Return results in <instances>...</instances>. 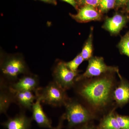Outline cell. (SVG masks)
I'll return each mask as SVG.
<instances>
[{
	"label": "cell",
	"mask_w": 129,
	"mask_h": 129,
	"mask_svg": "<svg viewBox=\"0 0 129 129\" xmlns=\"http://www.w3.org/2000/svg\"><path fill=\"white\" fill-rule=\"evenodd\" d=\"M83 129H92L91 128H85Z\"/></svg>",
	"instance_id": "cell-26"
},
{
	"label": "cell",
	"mask_w": 129,
	"mask_h": 129,
	"mask_svg": "<svg viewBox=\"0 0 129 129\" xmlns=\"http://www.w3.org/2000/svg\"><path fill=\"white\" fill-rule=\"evenodd\" d=\"M121 82L113 92V96L116 103L123 106L129 102V83L120 78Z\"/></svg>",
	"instance_id": "cell-14"
},
{
	"label": "cell",
	"mask_w": 129,
	"mask_h": 129,
	"mask_svg": "<svg viewBox=\"0 0 129 129\" xmlns=\"http://www.w3.org/2000/svg\"><path fill=\"white\" fill-rule=\"evenodd\" d=\"M26 69L22 58L19 57H12L4 61L1 70L5 79L7 80L6 81L11 84L18 80L19 75L26 73Z\"/></svg>",
	"instance_id": "cell-5"
},
{
	"label": "cell",
	"mask_w": 129,
	"mask_h": 129,
	"mask_svg": "<svg viewBox=\"0 0 129 129\" xmlns=\"http://www.w3.org/2000/svg\"><path fill=\"white\" fill-rule=\"evenodd\" d=\"M64 106L66 110L64 117L70 127L83 123L89 119V111L77 101L68 99Z\"/></svg>",
	"instance_id": "cell-3"
},
{
	"label": "cell",
	"mask_w": 129,
	"mask_h": 129,
	"mask_svg": "<svg viewBox=\"0 0 129 129\" xmlns=\"http://www.w3.org/2000/svg\"><path fill=\"white\" fill-rule=\"evenodd\" d=\"M15 103L14 92L11 89L9 84L3 78L0 80V113L7 115L12 103Z\"/></svg>",
	"instance_id": "cell-9"
},
{
	"label": "cell",
	"mask_w": 129,
	"mask_h": 129,
	"mask_svg": "<svg viewBox=\"0 0 129 129\" xmlns=\"http://www.w3.org/2000/svg\"><path fill=\"white\" fill-rule=\"evenodd\" d=\"M14 103L18 105L21 111H31L34 101L36 99V96L32 91H19L14 92Z\"/></svg>",
	"instance_id": "cell-13"
},
{
	"label": "cell",
	"mask_w": 129,
	"mask_h": 129,
	"mask_svg": "<svg viewBox=\"0 0 129 129\" xmlns=\"http://www.w3.org/2000/svg\"><path fill=\"white\" fill-rule=\"evenodd\" d=\"M62 1L70 4L74 7H76V3L75 0H62Z\"/></svg>",
	"instance_id": "cell-24"
},
{
	"label": "cell",
	"mask_w": 129,
	"mask_h": 129,
	"mask_svg": "<svg viewBox=\"0 0 129 129\" xmlns=\"http://www.w3.org/2000/svg\"><path fill=\"white\" fill-rule=\"evenodd\" d=\"M115 6L118 7H121L126 6L129 0H115Z\"/></svg>",
	"instance_id": "cell-23"
},
{
	"label": "cell",
	"mask_w": 129,
	"mask_h": 129,
	"mask_svg": "<svg viewBox=\"0 0 129 129\" xmlns=\"http://www.w3.org/2000/svg\"><path fill=\"white\" fill-rule=\"evenodd\" d=\"M39 80L36 75H26L14 83L9 84L13 92L30 91L34 92L39 87Z\"/></svg>",
	"instance_id": "cell-7"
},
{
	"label": "cell",
	"mask_w": 129,
	"mask_h": 129,
	"mask_svg": "<svg viewBox=\"0 0 129 129\" xmlns=\"http://www.w3.org/2000/svg\"><path fill=\"white\" fill-rule=\"evenodd\" d=\"M33 120L27 116L24 111H21L13 117H10L1 124L6 129H30Z\"/></svg>",
	"instance_id": "cell-10"
},
{
	"label": "cell",
	"mask_w": 129,
	"mask_h": 129,
	"mask_svg": "<svg viewBox=\"0 0 129 129\" xmlns=\"http://www.w3.org/2000/svg\"><path fill=\"white\" fill-rule=\"evenodd\" d=\"M101 127L103 129H122L118 123L116 116L113 112L104 118L102 122Z\"/></svg>",
	"instance_id": "cell-16"
},
{
	"label": "cell",
	"mask_w": 129,
	"mask_h": 129,
	"mask_svg": "<svg viewBox=\"0 0 129 129\" xmlns=\"http://www.w3.org/2000/svg\"><path fill=\"white\" fill-rule=\"evenodd\" d=\"M72 17L79 22L85 23L91 21H100L102 15L95 8L92 6L86 5L79 10L75 15H72Z\"/></svg>",
	"instance_id": "cell-12"
},
{
	"label": "cell",
	"mask_w": 129,
	"mask_h": 129,
	"mask_svg": "<svg viewBox=\"0 0 129 129\" xmlns=\"http://www.w3.org/2000/svg\"><path fill=\"white\" fill-rule=\"evenodd\" d=\"M93 37V28H91L88 39L86 41L80 53L84 60H89L92 57Z\"/></svg>",
	"instance_id": "cell-15"
},
{
	"label": "cell",
	"mask_w": 129,
	"mask_h": 129,
	"mask_svg": "<svg viewBox=\"0 0 129 129\" xmlns=\"http://www.w3.org/2000/svg\"><path fill=\"white\" fill-rule=\"evenodd\" d=\"M79 4L83 6L89 5L95 8L99 7L101 0H78Z\"/></svg>",
	"instance_id": "cell-21"
},
{
	"label": "cell",
	"mask_w": 129,
	"mask_h": 129,
	"mask_svg": "<svg viewBox=\"0 0 129 129\" xmlns=\"http://www.w3.org/2000/svg\"><path fill=\"white\" fill-rule=\"evenodd\" d=\"M65 91L53 81L45 87H39L35 93L36 99H40L41 103L59 107L64 106L68 99Z\"/></svg>",
	"instance_id": "cell-2"
},
{
	"label": "cell",
	"mask_w": 129,
	"mask_h": 129,
	"mask_svg": "<svg viewBox=\"0 0 129 129\" xmlns=\"http://www.w3.org/2000/svg\"><path fill=\"white\" fill-rule=\"evenodd\" d=\"M129 20L128 16L116 13L111 17L106 19L102 28L111 34H118Z\"/></svg>",
	"instance_id": "cell-8"
},
{
	"label": "cell",
	"mask_w": 129,
	"mask_h": 129,
	"mask_svg": "<svg viewBox=\"0 0 129 129\" xmlns=\"http://www.w3.org/2000/svg\"><path fill=\"white\" fill-rule=\"evenodd\" d=\"M126 6V9H127V11L129 12V1L127 3Z\"/></svg>",
	"instance_id": "cell-25"
},
{
	"label": "cell",
	"mask_w": 129,
	"mask_h": 129,
	"mask_svg": "<svg viewBox=\"0 0 129 129\" xmlns=\"http://www.w3.org/2000/svg\"><path fill=\"white\" fill-rule=\"evenodd\" d=\"M52 75L53 81L66 90L75 85L78 72H73L66 66L65 62H60L55 67Z\"/></svg>",
	"instance_id": "cell-6"
},
{
	"label": "cell",
	"mask_w": 129,
	"mask_h": 129,
	"mask_svg": "<svg viewBox=\"0 0 129 129\" xmlns=\"http://www.w3.org/2000/svg\"><path fill=\"white\" fill-rule=\"evenodd\" d=\"M65 119L64 114H63L60 118L58 120V123L56 127H55L54 129H62L63 124V121Z\"/></svg>",
	"instance_id": "cell-22"
},
{
	"label": "cell",
	"mask_w": 129,
	"mask_h": 129,
	"mask_svg": "<svg viewBox=\"0 0 129 129\" xmlns=\"http://www.w3.org/2000/svg\"><path fill=\"white\" fill-rule=\"evenodd\" d=\"M42 1H47L48 0H42Z\"/></svg>",
	"instance_id": "cell-27"
},
{
	"label": "cell",
	"mask_w": 129,
	"mask_h": 129,
	"mask_svg": "<svg viewBox=\"0 0 129 129\" xmlns=\"http://www.w3.org/2000/svg\"><path fill=\"white\" fill-rule=\"evenodd\" d=\"M84 61L83 57L80 53L72 61L65 62V64L70 70L74 72H78V68Z\"/></svg>",
	"instance_id": "cell-18"
},
{
	"label": "cell",
	"mask_w": 129,
	"mask_h": 129,
	"mask_svg": "<svg viewBox=\"0 0 129 129\" xmlns=\"http://www.w3.org/2000/svg\"><path fill=\"white\" fill-rule=\"evenodd\" d=\"M117 46L120 53L129 57V30L121 37Z\"/></svg>",
	"instance_id": "cell-17"
},
{
	"label": "cell",
	"mask_w": 129,
	"mask_h": 129,
	"mask_svg": "<svg viewBox=\"0 0 129 129\" xmlns=\"http://www.w3.org/2000/svg\"><path fill=\"white\" fill-rule=\"evenodd\" d=\"M115 0H101L99 7L100 12L106 13L115 6Z\"/></svg>",
	"instance_id": "cell-19"
},
{
	"label": "cell",
	"mask_w": 129,
	"mask_h": 129,
	"mask_svg": "<svg viewBox=\"0 0 129 129\" xmlns=\"http://www.w3.org/2000/svg\"><path fill=\"white\" fill-rule=\"evenodd\" d=\"M116 118L122 129H129V117L116 115Z\"/></svg>",
	"instance_id": "cell-20"
},
{
	"label": "cell",
	"mask_w": 129,
	"mask_h": 129,
	"mask_svg": "<svg viewBox=\"0 0 129 129\" xmlns=\"http://www.w3.org/2000/svg\"><path fill=\"white\" fill-rule=\"evenodd\" d=\"M113 85L112 79L104 77L83 85L78 88L77 92L91 105L101 107L109 101Z\"/></svg>",
	"instance_id": "cell-1"
},
{
	"label": "cell",
	"mask_w": 129,
	"mask_h": 129,
	"mask_svg": "<svg viewBox=\"0 0 129 129\" xmlns=\"http://www.w3.org/2000/svg\"><path fill=\"white\" fill-rule=\"evenodd\" d=\"M40 99L37 98L32 106V117L40 127L48 129H54L51 120L45 113L41 105Z\"/></svg>",
	"instance_id": "cell-11"
},
{
	"label": "cell",
	"mask_w": 129,
	"mask_h": 129,
	"mask_svg": "<svg viewBox=\"0 0 129 129\" xmlns=\"http://www.w3.org/2000/svg\"><path fill=\"white\" fill-rule=\"evenodd\" d=\"M114 73H117L119 78L121 77L117 67L108 66L104 62L103 57L92 56L89 60V63L85 72L81 75L77 76L75 82L99 76L104 74Z\"/></svg>",
	"instance_id": "cell-4"
}]
</instances>
